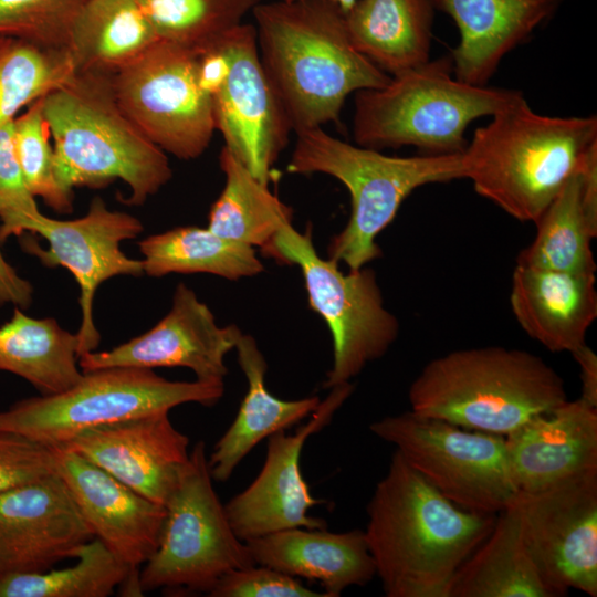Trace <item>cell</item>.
<instances>
[{"mask_svg": "<svg viewBox=\"0 0 597 597\" xmlns=\"http://www.w3.org/2000/svg\"><path fill=\"white\" fill-rule=\"evenodd\" d=\"M367 517L364 532L387 597H450L457 573L496 515L457 506L395 450Z\"/></svg>", "mask_w": 597, "mask_h": 597, "instance_id": "obj_1", "label": "cell"}, {"mask_svg": "<svg viewBox=\"0 0 597 597\" xmlns=\"http://www.w3.org/2000/svg\"><path fill=\"white\" fill-rule=\"evenodd\" d=\"M251 12L262 66L294 132L337 122L350 94L391 77L354 48L332 0L260 1Z\"/></svg>", "mask_w": 597, "mask_h": 597, "instance_id": "obj_2", "label": "cell"}, {"mask_svg": "<svg viewBox=\"0 0 597 597\" xmlns=\"http://www.w3.org/2000/svg\"><path fill=\"white\" fill-rule=\"evenodd\" d=\"M491 117L462 153L464 178L512 218L535 222L597 143V117L542 115L523 94Z\"/></svg>", "mask_w": 597, "mask_h": 597, "instance_id": "obj_3", "label": "cell"}, {"mask_svg": "<svg viewBox=\"0 0 597 597\" xmlns=\"http://www.w3.org/2000/svg\"><path fill=\"white\" fill-rule=\"evenodd\" d=\"M113 75L75 73L43 97L53 138L55 171L69 192L121 179L129 205H142L172 176L166 153L149 140L117 103Z\"/></svg>", "mask_w": 597, "mask_h": 597, "instance_id": "obj_4", "label": "cell"}, {"mask_svg": "<svg viewBox=\"0 0 597 597\" xmlns=\"http://www.w3.org/2000/svg\"><path fill=\"white\" fill-rule=\"evenodd\" d=\"M419 416L505 437L533 417L566 401L562 376L523 349H458L425 365L409 387Z\"/></svg>", "mask_w": 597, "mask_h": 597, "instance_id": "obj_5", "label": "cell"}, {"mask_svg": "<svg viewBox=\"0 0 597 597\" xmlns=\"http://www.w3.org/2000/svg\"><path fill=\"white\" fill-rule=\"evenodd\" d=\"M287 172L329 175L350 195V216L328 245V259L358 270L377 259V235L395 219L417 188L464 178L462 154L388 156L353 145L315 127L295 132Z\"/></svg>", "mask_w": 597, "mask_h": 597, "instance_id": "obj_6", "label": "cell"}, {"mask_svg": "<svg viewBox=\"0 0 597 597\" xmlns=\"http://www.w3.org/2000/svg\"><path fill=\"white\" fill-rule=\"evenodd\" d=\"M522 94L458 80L450 54L430 59L381 87L354 94L353 137L376 150L412 146L425 154H462L468 126Z\"/></svg>", "mask_w": 597, "mask_h": 597, "instance_id": "obj_7", "label": "cell"}, {"mask_svg": "<svg viewBox=\"0 0 597 597\" xmlns=\"http://www.w3.org/2000/svg\"><path fill=\"white\" fill-rule=\"evenodd\" d=\"M223 383L172 381L153 369L112 367L83 373L61 392L21 399L0 411V432L54 448L98 426L197 402L211 407Z\"/></svg>", "mask_w": 597, "mask_h": 597, "instance_id": "obj_8", "label": "cell"}, {"mask_svg": "<svg viewBox=\"0 0 597 597\" xmlns=\"http://www.w3.org/2000/svg\"><path fill=\"white\" fill-rule=\"evenodd\" d=\"M262 252L300 268L310 307L326 322L333 339V365L325 388L349 383L383 357L399 335V321L384 304L376 273L368 268L344 273L316 252L311 228L304 233L284 224Z\"/></svg>", "mask_w": 597, "mask_h": 597, "instance_id": "obj_9", "label": "cell"}, {"mask_svg": "<svg viewBox=\"0 0 597 597\" xmlns=\"http://www.w3.org/2000/svg\"><path fill=\"white\" fill-rule=\"evenodd\" d=\"M212 480L205 442L198 441L165 504L158 547L139 570L142 593L166 588L208 594L227 573L254 565Z\"/></svg>", "mask_w": 597, "mask_h": 597, "instance_id": "obj_10", "label": "cell"}, {"mask_svg": "<svg viewBox=\"0 0 597 597\" xmlns=\"http://www.w3.org/2000/svg\"><path fill=\"white\" fill-rule=\"evenodd\" d=\"M439 493L457 506L496 515L517 495L505 439L419 416L411 410L369 425Z\"/></svg>", "mask_w": 597, "mask_h": 597, "instance_id": "obj_11", "label": "cell"}, {"mask_svg": "<svg viewBox=\"0 0 597 597\" xmlns=\"http://www.w3.org/2000/svg\"><path fill=\"white\" fill-rule=\"evenodd\" d=\"M112 81L123 112L165 153L190 160L209 147L213 101L199 84L197 53L159 40Z\"/></svg>", "mask_w": 597, "mask_h": 597, "instance_id": "obj_12", "label": "cell"}, {"mask_svg": "<svg viewBox=\"0 0 597 597\" xmlns=\"http://www.w3.org/2000/svg\"><path fill=\"white\" fill-rule=\"evenodd\" d=\"M525 544L543 579L565 596H597V470L516 495Z\"/></svg>", "mask_w": 597, "mask_h": 597, "instance_id": "obj_13", "label": "cell"}, {"mask_svg": "<svg viewBox=\"0 0 597 597\" xmlns=\"http://www.w3.org/2000/svg\"><path fill=\"white\" fill-rule=\"evenodd\" d=\"M143 230L136 217L109 210L101 197L91 201L87 213L81 218L57 220L39 212L29 224L28 232L46 240L48 248L40 247L32 238H22V249L49 268L67 269L80 286L78 357L95 350L101 341L93 316L98 286L117 275L144 273L142 260L132 259L121 250L123 241L138 237Z\"/></svg>", "mask_w": 597, "mask_h": 597, "instance_id": "obj_14", "label": "cell"}, {"mask_svg": "<svg viewBox=\"0 0 597 597\" xmlns=\"http://www.w3.org/2000/svg\"><path fill=\"white\" fill-rule=\"evenodd\" d=\"M221 40L229 66L212 96L216 129L224 147L269 186L293 129L262 66L254 25L242 22Z\"/></svg>", "mask_w": 597, "mask_h": 597, "instance_id": "obj_15", "label": "cell"}, {"mask_svg": "<svg viewBox=\"0 0 597 597\" xmlns=\"http://www.w3.org/2000/svg\"><path fill=\"white\" fill-rule=\"evenodd\" d=\"M354 390L345 383L331 388L310 420L294 433L279 431L268 438L264 464L253 482L224 504L228 520L243 542L293 527L323 528L326 521L310 516V509L324 503L305 482L300 462L306 440L325 428Z\"/></svg>", "mask_w": 597, "mask_h": 597, "instance_id": "obj_16", "label": "cell"}, {"mask_svg": "<svg viewBox=\"0 0 597 597\" xmlns=\"http://www.w3.org/2000/svg\"><path fill=\"white\" fill-rule=\"evenodd\" d=\"M242 332L237 325L219 326L207 304L184 283L175 289L169 312L149 331L109 350L78 357L83 373L112 367H186L196 379L223 383L226 355Z\"/></svg>", "mask_w": 597, "mask_h": 597, "instance_id": "obj_17", "label": "cell"}, {"mask_svg": "<svg viewBox=\"0 0 597 597\" xmlns=\"http://www.w3.org/2000/svg\"><path fill=\"white\" fill-rule=\"evenodd\" d=\"M93 537L56 472L0 493V576L46 572Z\"/></svg>", "mask_w": 597, "mask_h": 597, "instance_id": "obj_18", "label": "cell"}, {"mask_svg": "<svg viewBox=\"0 0 597 597\" xmlns=\"http://www.w3.org/2000/svg\"><path fill=\"white\" fill-rule=\"evenodd\" d=\"M168 413L154 412L94 427L60 447L165 505L190 454L188 437L174 427Z\"/></svg>", "mask_w": 597, "mask_h": 597, "instance_id": "obj_19", "label": "cell"}, {"mask_svg": "<svg viewBox=\"0 0 597 597\" xmlns=\"http://www.w3.org/2000/svg\"><path fill=\"white\" fill-rule=\"evenodd\" d=\"M55 471L71 491L94 537L134 575L156 552L165 505L143 496L80 454L54 447Z\"/></svg>", "mask_w": 597, "mask_h": 597, "instance_id": "obj_20", "label": "cell"}, {"mask_svg": "<svg viewBox=\"0 0 597 597\" xmlns=\"http://www.w3.org/2000/svg\"><path fill=\"white\" fill-rule=\"evenodd\" d=\"M519 492H536L597 470V407L580 398L537 415L504 437Z\"/></svg>", "mask_w": 597, "mask_h": 597, "instance_id": "obj_21", "label": "cell"}, {"mask_svg": "<svg viewBox=\"0 0 597 597\" xmlns=\"http://www.w3.org/2000/svg\"><path fill=\"white\" fill-rule=\"evenodd\" d=\"M459 31L451 51L454 76L488 85L506 54L528 41L548 22L564 0H431Z\"/></svg>", "mask_w": 597, "mask_h": 597, "instance_id": "obj_22", "label": "cell"}, {"mask_svg": "<svg viewBox=\"0 0 597 597\" xmlns=\"http://www.w3.org/2000/svg\"><path fill=\"white\" fill-rule=\"evenodd\" d=\"M521 328L552 353L572 354L586 344L597 317L596 274L516 264L510 293Z\"/></svg>", "mask_w": 597, "mask_h": 597, "instance_id": "obj_23", "label": "cell"}, {"mask_svg": "<svg viewBox=\"0 0 597 597\" xmlns=\"http://www.w3.org/2000/svg\"><path fill=\"white\" fill-rule=\"evenodd\" d=\"M254 564L293 577L317 580L329 597L350 586H365L376 576L365 532H329L293 527L245 542Z\"/></svg>", "mask_w": 597, "mask_h": 597, "instance_id": "obj_24", "label": "cell"}, {"mask_svg": "<svg viewBox=\"0 0 597 597\" xmlns=\"http://www.w3.org/2000/svg\"><path fill=\"white\" fill-rule=\"evenodd\" d=\"M234 349L248 390L234 420L208 458L211 476L220 482L229 480L244 457L264 438L301 422L321 402L317 396L283 400L272 395L265 386L266 360L251 335L242 333Z\"/></svg>", "mask_w": 597, "mask_h": 597, "instance_id": "obj_25", "label": "cell"}, {"mask_svg": "<svg viewBox=\"0 0 597 597\" xmlns=\"http://www.w3.org/2000/svg\"><path fill=\"white\" fill-rule=\"evenodd\" d=\"M434 12L431 0H356L345 22L354 48L396 76L431 59Z\"/></svg>", "mask_w": 597, "mask_h": 597, "instance_id": "obj_26", "label": "cell"}, {"mask_svg": "<svg viewBox=\"0 0 597 597\" xmlns=\"http://www.w3.org/2000/svg\"><path fill=\"white\" fill-rule=\"evenodd\" d=\"M515 499L457 573L450 597H557L525 544Z\"/></svg>", "mask_w": 597, "mask_h": 597, "instance_id": "obj_27", "label": "cell"}, {"mask_svg": "<svg viewBox=\"0 0 597 597\" xmlns=\"http://www.w3.org/2000/svg\"><path fill=\"white\" fill-rule=\"evenodd\" d=\"M159 41L136 0H87L71 32L75 73L114 75Z\"/></svg>", "mask_w": 597, "mask_h": 597, "instance_id": "obj_28", "label": "cell"}, {"mask_svg": "<svg viewBox=\"0 0 597 597\" xmlns=\"http://www.w3.org/2000/svg\"><path fill=\"white\" fill-rule=\"evenodd\" d=\"M0 370L25 379L41 395L66 390L83 376L77 336L54 318H34L14 306L0 326Z\"/></svg>", "mask_w": 597, "mask_h": 597, "instance_id": "obj_29", "label": "cell"}, {"mask_svg": "<svg viewBox=\"0 0 597 597\" xmlns=\"http://www.w3.org/2000/svg\"><path fill=\"white\" fill-rule=\"evenodd\" d=\"M138 247L143 271L154 277L208 273L237 281L264 270L253 247L223 238L208 227H177L143 239Z\"/></svg>", "mask_w": 597, "mask_h": 597, "instance_id": "obj_30", "label": "cell"}, {"mask_svg": "<svg viewBox=\"0 0 597 597\" xmlns=\"http://www.w3.org/2000/svg\"><path fill=\"white\" fill-rule=\"evenodd\" d=\"M219 164L224 186L211 206L208 228L229 240L263 248L284 224L292 223V209L224 146Z\"/></svg>", "mask_w": 597, "mask_h": 597, "instance_id": "obj_31", "label": "cell"}, {"mask_svg": "<svg viewBox=\"0 0 597 597\" xmlns=\"http://www.w3.org/2000/svg\"><path fill=\"white\" fill-rule=\"evenodd\" d=\"M73 566L43 573L0 576V597H106L123 586L126 595L142 596L138 575L97 537L76 552Z\"/></svg>", "mask_w": 597, "mask_h": 597, "instance_id": "obj_32", "label": "cell"}, {"mask_svg": "<svg viewBox=\"0 0 597 597\" xmlns=\"http://www.w3.org/2000/svg\"><path fill=\"white\" fill-rule=\"evenodd\" d=\"M578 171L534 222L535 238L519 254L516 264L541 270L596 274L597 265L590 243L597 232L583 210Z\"/></svg>", "mask_w": 597, "mask_h": 597, "instance_id": "obj_33", "label": "cell"}, {"mask_svg": "<svg viewBox=\"0 0 597 597\" xmlns=\"http://www.w3.org/2000/svg\"><path fill=\"white\" fill-rule=\"evenodd\" d=\"M74 74L69 50L43 49L0 36V127Z\"/></svg>", "mask_w": 597, "mask_h": 597, "instance_id": "obj_34", "label": "cell"}, {"mask_svg": "<svg viewBox=\"0 0 597 597\" xmlns=\"http://www.w3.org/2000/svg\"><path fill=\"white\" fill-rule=\"evenodd\" d=\"M159 40L199 53L214 44L261 0H136Z\"/></svg>", "mask_w": 597, "mask_h": 597, "instance_id": "obj_35", "label": "cell"}, {"mask_svg": "<svg viewBox=\"0 0 597 597\" xmlns=\"http://www.w3.org/2000/svg\"><path fill=\"white\" fill-rule=\"evenodd\" d=\"M44 97V96H43ZM43 97L31 103L13 119L15 156L28 190L60 213L72 211L73 193L60 185L50 128L43 113Z\"/></svg>", "mask_w": 597, "mask_h": 597, "instance_id": "obj_36", "label": "cell"}, {"mask_svg": "<svg viewBox=\"0 0 597 597\" xmlns=\"http://www.w3.org/2000/svg\"><path fill=\"white\" fill-rule=\"evenodd\" d=\"M86 1L0 0V36L69 50L73 24Z\"/></svg>", "mask_w": 597, "mask_h": 597, "instance_id": "obj_37", "label": "cell"}, {"mask_svg": "<svg viewBox=\"0 0 597 597\" xmlns=\"http://www.w3.org/2000/svg\"><path fill=\"white\" fill-rule=\"evenodd\" d=\"M39 212L15 156L12 121L0 127V243L22 237Z\"/></svg>", "mask_w": 597, "mask_h": 597, "instance_id": "obj_38", "label": "cell"}, {"mask_svg": "<svg viewBox=\"0 0 597 597\" xmlns=\"http://www.w3.org/2000/svg\"><path fill=\"white\" fill-rule=\"evenodd\" d=\"M210 597H329L296 577L254 564L223 575L207 594Z\"/></svg>", "mask_w": 597, "mask_h": 597, "instance_id": "obj_39", "label": "cell"}, {"mask_svg": "<svg viewBox=\"0 0 597 597\" xmlns=\"http://www.w3.org/2000/svg\"><path fill=\"white\" fill-rule=\"evenodd\" d=\"M54 449L0 432V493L55 473Z\"/></svg>", "mask_w": 597, "mask_h": 597, "instance_id": "obj_40", "label": "cell"}, {"mask_svg": "<svg viewBox=\"0 0 597 597\" xmlns=\"http://www.w3.org/2000/svg\"><path fill=\"white\" fill-rule=\"evenodd\" d=\"M578 175L583 210L589 224L597 232V143L587 151Z\"/></svg>", "mask_w": 597, "mask_h": 597, "instance_id": "obj_41", "label": "cell"}, {"mask_svg": "<svg viewBox=\"0 0 597 597\" xmlns=\"http://www.w3.org/2000/svg\"><path fill=\"white\" fill-rule=\"evenodd\" d=\"M33 286L21 277L0 251V306L11 303L22 310L32 302Z\"/></svg>", "mask_w": 597, "mask_h": 597, "instance_id": "obj_42", "label": "cell"}, {"mask_svg": "<svg viewBox=\"0 0 597 597\" xmlns=\"http://www.w3.org/2000/svg\"><path fill=\"white\" fill-rule=\"evenodd\" d=\"M580 370L582 394L580 399L597 407V355L587 345H583L572 353Z\"/></svg>", "mask_w": 597, "mask_h": 597, "instance_id": "obj_43", "label": "cell"}, {"mask_svg": "<svg viewBox=\"0 0 597 597\" xmlns=\"http://www.w3.org/2000/svg\"><path fill=\"white\" fill-rule=\"evenodd\" d=\"M285 1H289V0H285ZM332 1L337 3L344 12L349 10L352 6L356 2V0H332Z\"/></svg>", "mask_w": 597, "mask_h": 597, "instance_id": "obj_44", "label": "cell"}]
</instances>
